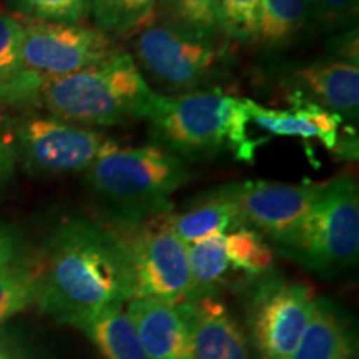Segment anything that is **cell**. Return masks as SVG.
Instances as JSON below:
<instances>
[{"instance_id": "cell-10", "label": "cell", "mask_w": 359, "mask_h": 359, "mask_svg": "<svg viewBox=\"0 0 359 359\" xmlns=\"http://www.w3.org/2000/svg\"><path fill=\"white\" fill-rule=\"evenodd\" d=\"M118 52L110 35L97 27L39 20L24 25L22 58L43 82L102 64Z\"/></svg>"}, {"instance_id": "cell-22", "label": "cell", "mask_w": 359, "mask_h": 359, "mask_svg": "<svg viewBox=\"0 0 359 359\" xmlns=\"http://www.w3.org/2000/svg\"><path fill=\"white\" fill-rule=\"evenodd\" d=\"M156 0H90L97 29L109 35H127L150 20Z\"/></svg>"}, {"instance_id": "cell-26", "label": "cell", "mask_w": 359, "mask_h": 359, "mask_svg": "<svg viewBox=\"0 0 359 359\" xmlns=\"http://www.w3.org/2000/svg\"><path fill=\"white\" fill-rule=\"evenodd\" d=\"M259 4L262 0H218V32L236 42H255L259 20Z\"/></svg>"}, {"instance_id": "cell-27", "label": "cell", "mask_w": 359, "mask_h": 359, "mask_svg": "<svg viewBox=\"0 0 359 359\" xmlns=\"http://www.w3.org/2000/svg\"><path fill=\"white\" fill-rule=\"evenodd\" d=\"M17 8L39 22L80 24L90 13V0H15Z\"/></svg>"}, {"instance_id": "cell-30", "label": "cell", "mask_w": 359, "mask_h": 359, "mask_svg": "<svg viewBox=\"0 0 359 359\" xmlns=\"http://www.w3.org/2000/svg\"><path fill=\"white\" fill-rule=\"evenodd\" d=\"M333 57H338L341 60L351 62V64H358V29L351 27L348 32L341 34L336 37L333 48Z\"/></svg>"}, {"instance_id": "cell-3", "label": "cell", "mask_w": 359, "mask_h": 359, "mask_svg": "<svg viewBox=\"0 0 359 359\" xmlns=\"http://www.w3.org/2000/svg\"><path fill=\"white\" fill-rule=\"evenodd\" d=\"M155 147L182 160H206L231 154L253 161L259 140L248 135L250 98H236L219 90L160 95L148 118Z\"/></svg>"}, {"instance_id": "cell-24", "label": "cell", "mask_w": 359, "mask_h": 359, "mask_svg": "<svg viewBox=\"0 0 359 359\" xmlns=\"http://www.w3.org/2000/svg\"><path fill=\"white\" fill-rule=\"evenodd\" d=\"M218 0H160L163 20L200 37H217Z\"/></svg>"}, {"instance_id": "cell-11", "label": "cell", "mask_w": 359, "mask_h": 359, "mask_svg": "<svg viewBox=\"0 0 359 359\" xmlns=\"http://www.w3.org/2000/svg\"><path fill=\"white\" fill-rule=\"evenodd\" d=\"M325 183H290L248 182L233 183V193L243 226L253 228L259 235L276 241L285 240L291 230L299 223L318 196Z\"/></svg>"}, {"instance_id": "cell-20", "label": "cell", "mask_w": 359, "mask_h": 359, "mask_svg": "<svg viewBox=\"0 0 359 359\" xmlns=\"http://www.w3.org/2000/svg\"><path fill=\"white\" fill-rule=\"evenodd\" d=\"M82 331L105 359H150L122 306L102 311Z\"/></svg>"}, {"instance_id": "cell-12", "label": "cell", "mask_w": 359, "mask_h": 359, "mask_svg": "<svg viewBox=\"0 0 359 359\" xmlns=\"http://www.w3.org/2000/svg\"><path fill=\"white\" fill-rule=\"evenodd\" d=\"M127 314L150 359H196L188 302L172 304L133 298Z\"/></svg>"}, {"instance_id": "cell-17", "label": "cell", "mask_w": 359, "mask_h": 359, "mask_svg": "<svg viewBox=\"0 0 359 359\" xmlns=\"http://www.w3.org/2000/svg\"><path fill=\"white\" fill-rule=\"evenodd\" d=\"M170 223L185 245L243 226L233 193V183L205 191L183 212L170 213Z\"/></svg>"}, {"instance_id": "cell-6", "label": "cell", "mask_w": 359, "mask_h": 359, "mask_svg": "<svg viewBox=\"0 0 359 359\" xmlns=\"http://www.w3.org/2000/svg\"><path fill=\"white\" fill-rule=\"evenodd\" d=\"M133 60L143 79L167 95L201 92L219 77L223 48L165 20L142 27L133 40Z\"/></svg>"}, {"instance_id": "cell-7", "label": "cell", "mask_w": 359, "mask_h": 359, "mask_svg": "<svg viewBox=\"0 0 359 359\" xmlns=\"http://www.w3.org/2000/svg\"><path fill=\"white\" fill-rule=\"evenodd\" d=\"M12 151L27 172L40 177L77 173L118 150L109 135L53 118L34 116L13 127Z\"/></svg>"}, {"instance_id": "cell-13", "label": "cell", "mask_w": 359, "mask_h": 359, "mask_svg": "<svg viewBox=\"0 0 359 359\" xmlns=\"http://www.w3.org/2000/svg\"><path fill=\"white\" fill-rule=\"evenodd\" d=\"M299 92L323 109L338 114L343 120L358 122L359 114V65L326 57L304 65L293 74Z\"/></svg>"}, {"instance_id": "cell-32", "label": "cell", "mask_w": 359, "mask_h": 359, "mask_svg": "<svg viewBox=\"0 0 359 359\" xmlns=\"http://www.w3.org/2000/svg\"><path fill=\"white\" fill-rule=\"evenodd\" d=\"M0 359H27V356L6 336L0 334Z\"/></svg>"}, {"instance_id": "cell-5", "label": "cell", "mask_w": 359, "mask_h": 359, "mask_svg": "<svg viewBox=\"0 0 359 359\" xmlns=\"http://www.w3.org/2000/svg\"><path fill=\"white\" fill-rule=\"evenodd\" d=\"M278 248L283 257L323 276L354 266L359 253L356 178L344 175L326 182L318 200Z\"/></svg>"}, {"instance_id": "cell-25", "label": "cell", "mask_w": 359, "mask_h": 359, "mask_svg": "<svg viewBox=\"0 0 359 359\" xmlns=\"http://www.w3.org/2000/svg\"><path fill=\"white\" fill-rule=\"evenodd\" d=\"M37 275L35 266L11 264L0 269V323L15 316L35 303Z\"/></svg>"}, {"instance_id": "cell-14", "label": "cell", "mask_w": 359, "mask_h": 359, "mask_svg": "<svg viewBox=\"0 0 359 359\" xmlns=\"http://www.w3.org/2000/svg\"><path fill=\"white\" fill-rule=\"evenodd\" d=\"M290 105L288 110H275L264 109L250 100V118L264 132L280 137L320 140L326 148L336 150L341 140V125L344 122L338 114L323 109L299 92L291 93Z\"/></svg>"}, {"instance_id": "cell-21", "label": "cell", "mask_w": 359, "mask_h": 359, "mask_svg": "<svg viewBox=\"0 0 359 359\" xmlns=\"http://www.w3.org/2000/svg\"><path fill=\"white\" fill-rule=\"evenodd\" d=\"M187 255L190 269V294L187 302L213 296L230 268L224 235H212L193 241L187 245Z\"/></svg>"}, {"instance_id": "cell-1", "label": "cell", "mask_w": 359, "mask_h": 359, "mask_svg": "<svg viewBox=\"0 0 359 359\" xmlns=\"http://www.w3.org/2000/svg\"><path fill=\"white\" fill-rule=\"evenodd\" d=\"M35 275L40 311L79 330L105 309L133 299L132 264L123 236L87 217H72L58 224Z\"/></svg>"}, {"instance_id": "cell-31", "label": "cell", "mask_w": 359, "mask_h": 359, "mask_svg": "<svg viewBox=\"0 0 359 359\" xmlns=\"http://www.w3.org/2000/svg\"><path fill=\"white\" fill-rule=\"evenodd\" d=\"M15 160L11 145L0 140V185L11 180L13 170H15Z\"/></svg>"}, {"instance_id": "cell-29", "label": "cell", "mask_w": 359, "mask_h": 359, "mask_svg": "<svg viewBox=\"0 0 359 359\" xmlns=\"http://www.w3.org/2000/svg\"><path fill=\"white\" fill-rule=\"evenodd\" d=\"M20 253V238L11 224L0 222V269L15 263Z\"/></svg>"}, {"instance_id": "cell-18", "label": "cell", "mask_w": 359, "mask_h": 359, "mask_svg": "<svg viewBox=\"0 0 359 359\" xmlns=\"http://www.w3.org/2000/svg\"><path fill=\"white\" fill-rule=\"evenodd\" d=\"M24 25L0 13V102L11 105L37 103L43 80L30 72L22 58Z\"/></svg>"}, {"instance_id": "cell-15", "label": "cell", "mask_w": 359, "mask_h": 359, "mask_svg": "<svg viewBox=\"0 0 359 359\" xmlns=\"http://www.w3.org/2000/svg\"><path fill=\"white\" fill-rule=\"evenodd\" d=\"M290 359H358L351 320L330 298H316L306 327Z\"/></svg>"}, {"instance_id": "cell-2", "label": "cell", "mask_w": 359, "mask_h": 359, "mask_svg": "<svg viewBox=\"0 0 359 359\" xmlns=\"http://www.w3.org/2000/svg\"><path fill=\"white\" fill-rule=\"evenodd\" d=\"M188 180L185 160L155 145L118 148L97 160L85 175L97 222L118 235L167 212L170 196Z\"/></svg>"}, {"instance_id": "cell-8", "label": "cell", "mask_w": 359, "mask_h": 359, "mask_svg": "<svg viewBox=\"0 0 359 359\" xmlns=\"http://www.w3.org/2000/svg\"><path fill=\"white\" fill-rule=\"evenodd\" d=\"M123 240L133 275V298L178 304L190 294L187 245L170 223V212L143 219Z\"/></svg>"}, {"instance_id": "cell-28", "label": "cell", "mask_w": 359, "mask_h": 359, "mask_svg": "<svg viewBox=\"0 0 359 359\" xmlns=\"http://www.w3.org/2000/svg\"><path fill=\"white\" fill-rule=\"evenodd\" d=\"M308 6L309 22L327 32L351 29L358 19L359 0H308Z\"/></svg>"}, {"instance_id": "cell-23", "label": "cell", "mask_w": 359, "mask_h": 359, "mask_svg": "<svg viewBox=\"0 0 359 359\" xmlns=\"http://www.w3.org/2000/svg\"><path fill=\"white\" fill-rule=\"evenodd\" d=\"M228 262L235 269L259 278L273 266V250L263 235L248 226H240L224 236Z\"/></svg>"}, {"instance_id": "cell-16", "label": "cell", "mask_w": 359, "mask_h": 359, "mask_svg": "<svg viewBox=\"0 0 359 359\" xmlns=\"http://www.w3.org/2000/svg\"><path fill=\"white\" fill-rule=\"evenodd\" d=\"M188 303L196 359H250L243 331L222 303L213 296Z\"/></svg>"}, {"instance_id": "cell-9", "label": "cell", "mask_w": 359, "mask_h": 359, "mask_svg": "<svg viewBox=\"0 0 359 359\" xmlns=\"http://www.w3.org/2000/svg\"><path fill=\"white\" fill-rule=\"evenodd\" d=\"M316 294L308 283L264 276L248 303L250 338L259 359H290L311 318Z\"/></svg>"}, {"instance_id": "cell-19", "label": "cell", "mask_w": 359, "mask_h": 359, "mask_svg": "<svg viewBox=\"0 0 359 359\" xmlns=\"http://www.w3.org/2000/svg\"><path fill=\"white\" fill-rule=\"evenodd\" d=\"M309 24L308 0H262L255 43L283 50L299 39Z\"/></svg>"}, {"instance_id": "cell-4", "label": "cell", "mask_w": 359, "mask_h": 359, "mask_svg": "<svg viewBox=\"0 0 359 359\" xmlns=\"http://www.w3.org/2000/svg\"><path fill=\"white\" fill-rule=\"evenodd\" d=\"M158 100L160 93L151 90L127 52L77 74L45 80L39 95L53 118L92 127L148 120Z\"/></svg>"}]
</instances>
